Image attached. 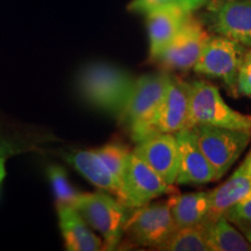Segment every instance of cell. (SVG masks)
I'll list each match as a JSON object with an SVG mask.
<instances>
[{
    "label": "cell",
    "instance_id": "cell-20",
    "mask_svg": "<svg viewBox=\"0 0 251 251\" xmlns=\"http://www.w3.org/2000/svg\"><path fill=\"white\" fill-rule=\"evenodd\" d=\"M36 143V137L20 125L0 119V159L30 151L35 148Z\"/></svg>",
    "mask_w": 251,
    "mask_h": 251
},
{
    "label": "cell",
    "instance_id": "cell-24",
    "mask_svg": "<svg viewBox=\"0 0 251 251\" xmlns=\"http://www.w3.org/2000/svg\"><path fill=\"white\" fill-rule=\"evenodd\" d=\"M236 90L238 96L251 98V48L246 50L238 67Z\"/></svg>",
    "mask_w": 251,
    "mask_h": 251
},
{
    "label": "cell",
    "instance_id": "cell-25",
    "mask_svg": "<svg viewBox=\"0 0 251 251\" xmlns=\"http://www.w3.org/2000/svg\"><path fill=\"white\" fill-rule=\"evenodd\" d=\"M231 224L246 228L251 226V196L228 209L224 214Z\"/></svg>",
    "mask_w": 251,
    "mask_h": 251
},
{
    "label": "cell",
    "instance_id": "cell-23",
    "mask_svg": "<svg viewBox=\"0 0 251 251\" xmlns=\"http://www.w3.org/2000/svg\"><path fill=\"white\" fill-rule=\"evenodd\" d=\"M47 174L54 192L56 203L74 205L80 193L71 185L64 168L61 165H49Z\"/></svg>",
    "mask_w": 251,
    "mask_h": 251
},
{
    "label": "cell",
    "instance_id": "cell-22",
    "mask_svg": "<svg viewBox=\"0 0 251 251\" xmlns=\"http://www.w3.org/2000/svg\"><path fill=\"white\" fill-rule=\"evenodd\" d=\"M100 159L105 163L108 170L117 177V179L122 184L126 170H127L128 162L131 151L127 146L121 143H107L100 148L94 149ZM124 186V185H122Z\"/></svg>",
    "mask_w": 251,
    "mask_h": 251
},
{
    "label": "cell",
    "instance_id": "cell-27",
    "mask_svg": "<svg viewBox=\"0 0 251 251\" xmlns=\"http://www.w3.org/2000/svg\"><path fill=\"white\" fill-rule=\"evenodd\" d=\"M180 5L188 12H193L196 9L202 7L203 5H207L209 0H179Z\"/></svg>",
    "mask_w": 251,
    "mask_h": 251
},
{
    "label": "cell",
    "instance_id": "cell-4",
    "mask_svg": "<svg viewBox=\"0 0 251 251\" xmlns=\"http://www.w3.org/2000/svg\"><path fill=\"white\" fill-rule=\"evenodd\" d=\"M93 230L103 240V250H114L124 237L128 209L112 194L103 191L80 193L72 205Z\"/></svg>",
    "mask_w": 251,
    "mask_h": 251
},
{
    "label": "cell",
    "instance_id": "cell-19",
    "mask_svg": "<svg viewBox=\"0 0 251 251\" xmlns=\"http://www.w3.org/2000/svg\"><path fill=\"white\" fill-rule=\"evenodd\" d=\"M205 224L209 251H251V244L225 215Z\"/></svg>",
    "mask_w": 251,
    "mask_h": 251
},
{
    "label": "cell",
    "instance_id": "cell-2",
    "mask_svg": "<svg viewBox=\"0 0 251 251\" xmlns=\"http://www.w3.org/2000/svg\"><path fill=\"white\" fill-rule=\"evenodd\" d=\"M190 112L187 128L197 125L213 126L251 133V117L234 111L222 98L219 89L205 80L188 83Z\"/></svg>",
    "mask_w": 251,
    "mask_h": 251
},
{
    "label": "cell",
    "instance_id": "cell-6",
    "mask_svg": "<svg viewBox=\"0 0 251 251\" xmlns=\"http://www.w3.org/2000/svg\"><path fill=\"white\" fill-rule=\"evenodd\" d=\"M177 229L168 201L146 203L128 215L124 236L135 246L158 248Z\"/></svg>",
    "mask_w": 251,
    "mask_h": 251
},
{
    "label": "cell",
    "instance_id": "cell-18",
    "mask_svg": "<svg viewBox=\"0 0 251 251\" xmlns=\"http://www.w3.org/2000/svg\"><path fill=\"white\" fill-rule=\"evenodd\" d=\"M251 196V177L242 164L224 184L211 191V216L214 220L224 215L230 207Z\"/></svg>",
    "mask_w": 251,
    "mask_h": 251
},
{
    "label": "cell",
    "instance_id": "cell-30",
    "mask_svg": "<svg viewBox=\"0 0 251 251\" xmlns=\"http://www.w3.org/2000/svg\"><path fill=\"white\" fill-rule=\"evenodd\" d=\"M246 238L248 240V242L251 244V226L249 227L248 230H246Z\"/></svg>",
    "mask_w": 251,
    "mask_h": 251
},
{
    "label": "cell",
    "instance_id": "cell-9",
    "mask_svg": "<svg viewBox=\"0 0 251 251\" xmlns=\"http://www.w3.org/2000/svg\"><path fill=\"white\" fill-rule=\"evenodd\" d=\"M207 5L213 31L251 48V0H212Z\"/></svg>",
    "mask_w": 251,
    "mask_h": 251
},
{
    "label": "cell",
    "instance_id": "cell-29",
    "mask_svg": "<svg viewBox=\"0 0 251 251\" xmlns=\"http://www.w3.org/2000/svg\"><path fill=\"white\" fill-rule=\"evenodd\" d=\"M5 163H6V159H0V184H1L2 179H4L5 177Z\"/></svg>",
    "mask_w": 251,
    "mask_h": 251
},
{
    "label": "cell",
    "instance_id": "cell-16",
    "mask_svg": "<svg viewBox=\"0 0 251 251\" xmlns=\"http://www.w3.org/2000/svg\"><path fill=\"white\" fill-rule=\"evenodd\" d=\"M59 229L69 251L103 250L101 238L91 230V227L81 218L74 206L57 203Z\"/></svg>",
    "mask_w": 251,
    "mask_h": 251
},
{
    "label": "cell",
    "instance_id": "cell-17",
    "mask_svg": "<svg viewBox=\"0 0 251 251\" xmlns=\"http://www.w3.org/2000/svg\"><path fill=\"white\" fill-rule=\"evenodd\" d=\"M168 203L177 228L200 225L211 216V191L176 194Z\"/></svg>",
    "mask_w": 251,
    "mask_h": 251
},
{
    "label": "cell",
    "instance_id": "cell-28",
    "mask_svg": "<svg viewBox=\"0 0 251 251\" xmlns=\"http://www.w3.org/2000/svg\"><path fill=\"white\" fill-rule=\"evenodd\" d=\"M242 166L244 169V171L247 172V175L251 177V151L248 153V156L244 159V162L242 163Z\"/></svg>",
    "mask_w": 251,
    "mask_h": 251
},
{
    "label": "cell",
    "instance_id": "cell-14",
    "mask_svg": "<svg viewBox=\"0 0 251 251\" xmlns=\"http://www.w3.org/2000/svg\"><path fill=\"white\" fill-rule=\"evenodd\" d=\"M192 14L179 5H168L146 13L149 36V54L153 59L169 45Z\"/></svg>",
    "mask_w": 251,
    "mask_h": 251
},
{
    "label": "cell",
    "instance_id": "cell-26",
    "mask_svg": "<svg viewBox=\"0 0 251 251\" xmlns=\"http://www.w3.org/2000/svg\"><path fill=\"white\" fill-rule=\"evenodd\" d=\"M168 5H180L179 0H133L129 4V9L137 13L146 14L152 9ZM183 7V6H181Z\"/></svg>",
    "mask_w": 251,
    "mask_h": 251
},
{
    "label": "cell",
    "instance_id": "cell-8",
    "mask_svg": "<svg viewBox=\"0 0 251 251\" xmlns=\"http://www.w3.org/2000/svg\"><path fill=\"white\" fill-rule=\"evenodd\" d=\"M209 36L203 25L191 14L180 30L152 61L168 70L193 69Z\"/></svg>",
    "mask_w": 251,
    "mask_h": 251
},
{
    "label": "cell",
    "instance_id": "cell-11",
    "mask_svg": "<svg viewBox=\"0 0 251 251\" xmlns=\"http://www.w3.org/2000/svg\"><path fill=\"white\" fill-rule=\"evenodd\" d=\"M188 112V83L170 76L164 97L150 126V136L162 133L176 134L187 128Z\"/></svg>",
    "mask_w": 251,
    "mask_h": 251
},
{
    "label": "cell",
    "instance_id": "cell-15",
    "mask_svg": "<svg viewBox=\"0 0 251 251\" xmlns=\"http://www.w3.org/2000/svg\"><path fill=\"white\" fill-rule=\"evenodd\" d=\"M69 164L99 190L112 194L126 206V194L122 184L108 170L100 157L93 150H74L63 155ZM127 207V206H126ZM128 208V207H127Z\"/></svg>",
    "mask_w": 251,
    "mask_h": 251
},
{
    "label": "cell",
    "instance_id": "cell-13",
    "mask_svg": "<svg viewBox=\"0 0 251 251\" xmlns=\"http://www.w3.org/2000/svg\"><path fill=\"white\" fill-rule=\"evenodd\" d=\"M178 143V174L176 183L203 185L219 180L214 169L199 149L190 128L176 133Z\"/></svg>",
    "mask_w": 251,
    "mask_h": 251
},
{
    "label": "cell",
    "instance_id": "cell-5",
    "mask_svg": "<svg viewBox=\"0 0 251 251\" xmlns=\"http://www.w3.org/2000/svg\"><path fill=\"white\" fill-rule=\"evenodd\" d=\"M190 129L219 179L227 174L251 141L250 131L205 125H197Z\"/></svg>",
    "mask_w": 251,
    "mask_h": 251
},
{
    "label": "cell",
    "instance_id": "cell-7",
    "mask_svg": "<svg viewBox=\"0 0 251 251\" xmlns=\"http://www.w3.org/2000/svg\"><path fill=\"white\" fill-rule=\"evenodd\" d=\"M246 50V47L228 37L209 36L193 70L197 74L219 78L227 86L229 93L238 97L237 71Z\"/></svg>",
    "mask_w": 251,
    "mask_h": 251
},
{
    "label": "cell",
    "instance_id": "cell-10",
    "mask_svg": "<svg viewBox=\"0 0 251 251\" xmlns=\"http://www.w3.org/2000/svg\"><path fill=\"white\" fill-rule=\"evenodd\" d=\"M126 206L129 209L149 203L164 194L175 193L176 188L166 184L155 171L131 151L124 178Z\"/></svg>",
    "mask_w": 251,
    "mask_h": 251
},
{
    "label": "cell",
    "instance_id": "cell-21",
    "mask_svg": "<svg viewBox=\"0 0 251 251\" xmlns=\"http://www.w3.org/2000/svg\"><path fill=\"white\" fill-rule=\"evenodd\" d=\"M158 250L165 251H209L207 244L206 224L178 228Z\"/></svg>",
    "mask_w": 251,
    "mask_h": 251
},
{
    "label": "cell",
    "instance_id": "cell-3",
    "mask_svg": "<svg viewBox=\"0 0 251 251\" xmlns=\"http://www.w3.org/2000/svg\"><path fill=\"white\" fill-rule=\"evenodd\" d=\"M169 79L170 75L164 72L143 75L135 79L120 120L136 143L150 136V126L164 97Z\"/></svg>",
    "mask_w": 251,
    "mask_h": 251
},
{
    "label": "cell",
    "instance_id": "cell-1",
    "mask_svg": "<svg viewBox=\"0 0 251 251\" xmlns=\"http://www.w3.org/2000/svg\"><path fill=\"white\" fill-rule=\"evenodd\" d=\"M134 83L135 78L127 70L111 63L94 62L79 71L77 90L90 106L120 119Z\"/></svg>",
    "mask_w": 251,
    "mask_h": 251
},
{
    "label": "cell",
    "instance_id": "cell-12",
    "mask_svg": "<svg viewBox=\"0 0 251 251\" xmlns=\"http://www.w3.org/2000/svg\"><path fill=\"white\" fill-rule=\"evenodd\" d=\"M133 152L166 184L174 185L178 174V143L174 134H155L135 147Z\"/></svg>",
    "mask_w": 251,
    "mask_h": 251
}]
</instances>
